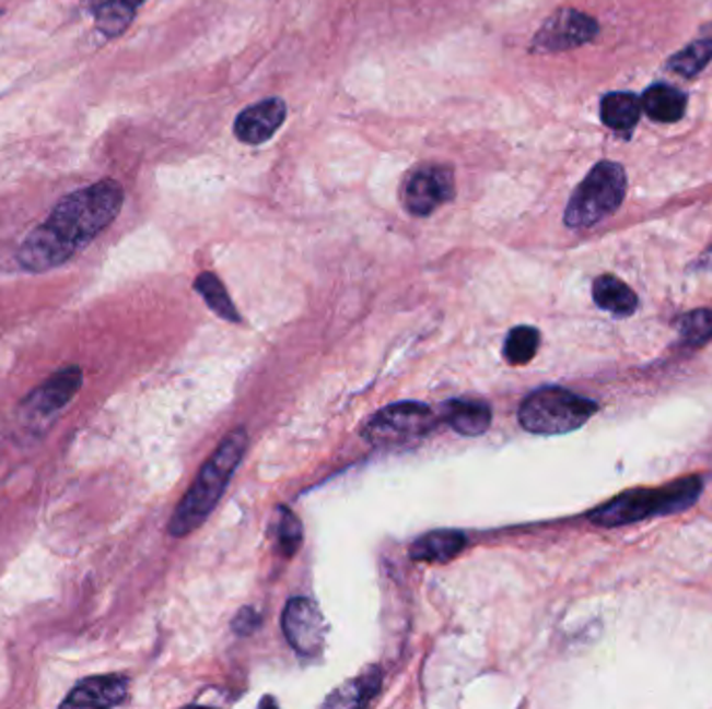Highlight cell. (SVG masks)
<instances>
[{
    "label": "cell",
    "instance_id": "6da1fadb",
    "mask_svg": "<svg viewBox=\"0 0 712 709\" xmlns=\"http://www.w3.org/2000/svg\"><path fill=\"white\" fill-rule=\"evenodd\" d=\"M126 193L115 179H103L66 196L17 252L22 269L44 273L66 264L119 216Z\"/></svg>",
    "mask_w": 712,
    "mask_h": 709
},
{
    "label": "cell",
    "instance_id": "7a4b0ae2",
    "mask_svg": "<svg viewBox=\"0 0 712 709\" xmlns=\"http://www.w3.org/2000/svg\"><path fill=\"white\" fill-rule=\"evenodd\" d=\"M248 446V435L244 429H234L217 448L215 453L205 462L196 476L195 485L184 495L177 510L170 520V535L186 537L215 510L221 495L225 492L232 474L236 473Z\"/></svg>",
    "mask_w": 712,
    "mask_h": 709
},
{
    "label": "cell",
    "instance_id": "3957f363",
    "mask_svg": "<svg viewBox=\"0 0 712 709\" xmlns=\"http://www.w3.org/2000/svg\"><path fill=\"white\" fill-rule=\"evenodd\" d=\"M700 492H702V481L698 476L675 481L663 489H633L596 508L590 515V520L598 527L612 529L629 522H640L650 516L679 512L690 508Z\"/></svg>",
    "mask_w": 712,
    "mask_h": 709
},
{
    "label": "cell",
    "instance_id": "277c9868",
    "mask_svg": "<svg viewBox=\"0 0 712 709\" xmlns=\"http://www.w3.org/2000/svg\"><path fill=\"white\" fill-rule=\"evenodd\" d=\"M627 192L623 165L600 161L585 175L564 209V223L571 229H587L617 213Z\"/></svg>",
    "mask_w": 712,
    "mask_h": 709
},
{
    "label": "cell",
    "instance_id": "5b68a950",
    "mask_svg": "<svg viewBox=\"0 0 712 709\" xmlns=\"http://www.w3.org/2000/svg\"><path fill=\"white\" fill-rule=\"evenodd\" d=\"M596 412L594 400L562 387H541L523 400L518 423L534 435H562L583 427Z\"/></svg>",
    "mask_w": 712,
    "mask_h": 709
},
{
    "label": "cell",
    "instance_id": "8992f818",
    "mask_svg": "<svg viewBox=\"0 0 712 709\" xmlns=\"http://www.w3.org/2000/svg\"><path fill=\"white\" fill-rule=\"evenodd\" d=\"M435 425L437 416L430 406L419 402H400L371 416L363 429V437L371 446L380 448L405 446L430 435Z\"/></svg>",
    "mask_w": 712,
    "mask_h": 709
},
{
    "label": "cell",
    "instance_id": "52a82bcc",
    "mask_svg": "<svg viewBox=\"0 0 712 709\" xmlns=\"http://www.w3.org/2000/svg\"><path fill=\"white\" fill-rule=\"evenodd\" d=\"M456 193L454 172L442 163H421L400 181V202L412 216H430Z\"/></svg>",
    "mask_w": 712,
    "mask_h": 709
},
{
    "label": "cell",
    "instance_id": "ba28073f",
    "mask_svg": "<svg viewBox=\"0 0 712 709\" xmlns=\"http://www.w3.org/2000/svg\"><path fill=\"white\" fill-rule=\"evenodd\" d=\"M600 32V25L577 9H559L552 13L534 36L532 50L538 55L567 52L592 43Z\"/></svg>",
    "mask_w": 712,
    "mask_h": 709
},
{
    "label": "cell",
    "instance_id": "9c48e42d",
    "mask_svg": "<svg viewBox=\"0 0 712 709\" xmlns=\"http://www.w3.org/2000/svg\"><path fill=\"white\" fill-rule=\"evenodd\" d=\"M281 630L296 653L315 658L324 651L325 618L319 607L306 598H294L285 603L281 616Z\"/></svg>",
    "mask_w": 712,
    "mask_h": 709
},
{
    "label": "cell",
    "instance_id": "30bf717a",
    "mask_svg": "<svg viewBox=\"0 0 712 709\" xmlns=\"http://www.w3.org/2000/svg\"><path fill=\"white\" fill-rule=\"evenodd\" d=\"M285 115L288 107L281 98H265L237 115L234 133L242 144L257 146L276 135L285 121Z\"/></svg>",
    "mask_w": 712,
    "mask_h": 709
},
{
    "label": "cell",
    "instance_id": "8fae6325",
    "mask_svg": "<svg viewBox=\"0 0 712 709\" xmlns=\"http://www.w3.org/2000/svg\"><path fill=\"white\" fill-rule=\"evenodd\" d=\"M84 383V375L80 366H69L59 373H55L43 386L34 389L27 400H25V410L32 412V416H50L59 410L66 409L67 404L73 400L78 389Z\"/></svg>",
    "mask_w": 712,
    "mask_h": 709
},
{
    "label": "cell",
    "instance_id": "7c38bea8",
    "mask_svg": "<svg viewBox=\"0 0 712 709\" xmlns=\"http://www.w3.org/2000/svg\"><path fill=\"white\" fill-rule=\"evenodd\" d=\"M130 681L121 674L92 676L67 695L61 708H115L126 701Z\"/></svg>",
    "mask_w": 712,
    "mask_h": 709
},
{
    "label": "cell",
    "instance_id": "4fadbf2b",
    "mask_svg": "<svg viewBox=\"0 0 712 709\" xmlns=\"http://www.w3.org/2000/svg\"><path fill=\"white\" fill-rule=\"evenodd\" d=\"M440 418L463 437L483 435L492 425V410L477 400H451L440 410Z\"/></svg>",
    "mask_w": 712,
    "mask_h": 709
},
{
    "label": "cell",
    "instance_id": "5bb4252c",
    "mask_svg": "<svg viewBox=\"0 0 712 709\" xmlns=\"http://www.w3.org/2000/svg\"><path fill=\"white\" fill-rule=\"evenodd\" d=\"M640 103L647 117L658 123H677L686 115V107H688L686 94L677 87L665 86V84L647 87Z\"/></svg>",
    "mask_w": 712,
    "mask_h": 709
},
{
    "label": "cell",
    "instance_id": "9a60e30c",
    "mask_svg": "<svg viewBox=\"0 0 712 709\" xmlns=\"http://www.w3.org/2000/svg\"><path fill=\"white\" fill-rule=\"evenodd\" d=\"M467 545V539L458 531H433L415 539L410 545V558L415 562H451Z\"/></svg>",
    "mask_w": 712,
    "mask_h": 709
},
{
    "label": "cell",
    "instance_id": "2e32d148",
    "mask_svg": "<svg viewBox=\"0 0 712 709\" xmlns=\"http://www.w3.org/2000/svg\"><path fill=\"white\" fill-rule=\"evenodd\" d=\"M142 2L144 0H87L90 11L96 20V27L107 38H117L130 27Z\"/></svg>",
    "mask_w": 712,
    "mask_h": 709
},
{
    "label": "cell",
    "instance_id": "e0dca14e",
    "mask_svg": "<svg viewBox=\"0 0 712 709\" xmlns=\"http://www.w3.org/2000/svg\"><path fill=\"white\" fill-rule=\"evenodd\" d=\"M594 302L610 315L617 317H629L638 308V296L635 292L627 285L626 281L615 277V275H603L594 281L592 287Z\"/></svg>",
    "mask_w": 712,
    "mask_h": 709
},
{
    "label": "cell",
    "instance_id": "ac0fdd59",
    "mask_svg": "<svg viewBox=\"0 0 712 709\" xmlns=\"http://www.w3.org/2000/svg\"><path fill=\"white\" fill-rule=\"evenodd\" d=\"M382 672L380 667H369L346 687L338 688L325 701L327 708H365L369 701L380 693Z\"/></svg>",
    "mask_w": 712,
    "mask_h": 709
},
{
    "label": "cell",
    "instance_id": "d6986e66",
    "mask_svg": "<svg viewBox=\"0 0 712 709\" xmlns=\"http://www.w3.org/2000/svg\"><path fill=\"white\" fill-rule=\"evenodd\" d=\"M642 115V103L629 92H610L600 103V119L606 128L631 131Z\"/></svg>",
    "mask_w": 712,
    "mask_h": 709
},
{
    "label": "cell",
    "instance_id": "ffe728a7",
    "mask_svg": "<svg viewBox=\"0 0 712 709\" xmlns=\"http://www.w3.org/2000/svg\"><path fill=\"white\" fill-rule=\"evenodd\" d=\"M712 61V25L704 27V38L693 40L684 50L675 52L667 61V69L681 78H696Z\"/></svg>",
    "mask_w": 712,
    "mask_h": 709
},
{
    "label": "cell",
    "instance_id": "44dd1931",
    "mask_svg": "<svg viewBox=\"0 0 712 709\" xmlns=\"http://www.w3.org/2000/svg\"><path fill=\"white\" fill-rule=\"evenodd\" d=\"M196 292L207 302V306L215 312L217 317L230 322H240V315L236 312V306L230 298L227 289L223 283L217 280L213 273H200L195 283Z\"/></svg>",
    "mask_w": 712,
    "mask_h": 709
},
{
    "label": "cell",
    "instance_id": "7402d4cb",
    "mask_svg": "<svg viewBox=\"0 0 712 709\" xmlns=\"http://www.w3.org/2000/svg\"><path fill=\"white\" fill-rule=\"evenodd\" d=\"M540 347V331L527 324L515 327L504 344V358L511 365H527Z\"/></svg>",
    "mask_w": 712,
    "mask_h": 709
},
{
    "label": "cell",
    "instance_id": "603a6c76",
    "mask_svg": "<svg viewBox=\"0 0 712 709\" xmlns=\"http://www.w3.org/2000/svg\"><path fill=\"white\" fill-rule=\"evenodd\" d=\"M679 335L686 345H704L712 340V310H691L679 319Z\"/></svg>",
    "mask_w": 712,
    "mask_h": 709
},
{
    "label": "cell",
    "instance_id": "cb8c5ba5",
    "mask_svg": "<svg viewBox=\"0 0 712 709\" xmlns=\"http://www.w3.org/2000/svg\"><path fill=\"white\" fill-rule=\"evenodd\" d=\"M276 535H278L281 556L292 558L303 543V524L288 508H280V512L276 516Z\"/></svg>",
    "mask_w": 712,
    "mask_h": 709
},
{
    "label": "cell",
    "instance_id": "d4e9b609",
    "mask_svg": "<svg viewBox=\"0 0 712 709\" xmlns=\"http://www.w3.org/2000/svg\"><path fill=\"white\" fill-rule=\"evenodd\" d=\"M260 616L257 610L253 607H242L232 623V628L236 635H242V637H248L253 635L257 628H259Z\"/></svg>",
    "mask_w": 712,
    "mask_h": 709
}]
</instances>
